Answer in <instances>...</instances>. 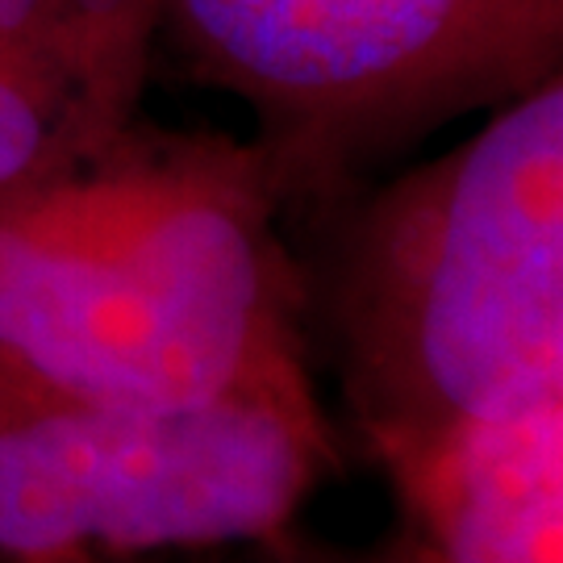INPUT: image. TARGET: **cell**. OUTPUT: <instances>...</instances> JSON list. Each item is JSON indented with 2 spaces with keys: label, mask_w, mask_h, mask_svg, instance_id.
I'll use <instances>...</instances> for the list:
<instances>
[{
  "label": "cell",
  "mask_w": 563,
  "mask_h": 563,
  "mask_svg": "<svg viewBox=\"0 0 563 563\" xmlns=\"http://www.w3.org/2000/svg\"><path fill=\"white\" fill-rule=\"evenodd\" d=\"M339 472V430L313 384L139 409L0 372V563L255 539L292 522Z\"/></svg>",
  "instance_id": "obj_4"
},
{
  "label": "cell",
  "mask_w": 563,
  "mask_h": 563,
  "mask_svg": "<svg viewBox=\"0 0 563 563\" xmlns=\"http://www.w3.org/2000/svg\"><path fill=\"white\" fill-rule=\"evenodd\" d=\"M384 476L439 563H563V397L455 426Z\"/></svg>",
  "instance_id": "obj_6"
},
{
  "label": "cell",
  "mask_w": 563,
  "mask_h": 563,
  "mask_svg": "<svg viewBox=\"0 0 563 563\" xmlns=\"http://www.w3.org/2000/svg\"><path fill=\"white\" fill-rule=\"evenodd\" d=\"M159 34L255 113L280 209L325 218L372 159L555 76L563 0H163Z\"/></svg>",
  "instance_id": "obj_3"
},
{
  "label": "cell",
  "mask_w": 563,
  "mask_h": 563,
  "mask_svg": "<svg viewBox=\"0 0 563 563\" xmlns=\"http://www.w3.org/2000/svg\"><path fill=\"white\" fill-rule=\"evenodd\" d=\"M163 0H0V197L139 121Z\"/></svg>",
  "instance_id": "obj_5"
},
{
  "label": "cell",
  "mask_w": 563,
  "mask_h": 563,
  "mask_svg": "<svg viewBox=\"0 0 563 563\" xmlns=\"http://www.w3.org/2000/svg\"><path fill=\"white\" fill-rule=\"evenodd\" d=\"M25 563H88V555H80V551H67V555H46V560H25Z\"/></svg>",
  "instance_id": "obj_8"
},
{
  "label": "cell",
  "mask_w": 563,
  "mask_h": 563,
  "mask_svg": "<svg viewBox=\"0 0 563 563\" xmlns=\"http://www.w3.org/2000/svg\"><path fill=\"white\" fill-rule=\"evenodd\" d=\"M322 318L342 405L388 463L563 397V80L330 213Z\"/></svg>",
  "instance_id": "obj_2"
},
{
  "label": "cell",
  "mask_w": 563,
  "mask_h": 563,
  "mask_svg": "<svg viewBox=\"0 0 563 563\" xmlns=\"http://www.w3.org/2000/svg\"><path fill=\"white\" fill-rule=\"evenodd\" d=\"M305 297L255 142L134 121L0 197V372L34 388L184 409L313 384Z\"/></svg>",
  "instance_id": "obj_1"
},
{
  "label": "cell",
  "mask_w": 563,
  "mask_h": 563,
  "mask_svg": "<svg viewBox=\"0 0 563 563\" xmlns=\"http://www.w3.org/2000/svg\"><path fill=\"white\" fill-rule=\"evenodd\" d=\"M88 563H439L434 551L422 543L413 526L397 518L380 539L363 547L334 543L322 534H309L292 522L276 526L255 539L239 543L205 547V551H176V555H139V560H109V555H88Z\"/></svg>",
  "instance_id": "obj_7"
}]
</instances>
